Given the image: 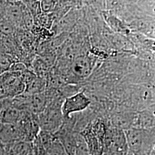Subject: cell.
Returning a JSON list of instances; mask_svg holds the SVG:
<instances>
[{
  "label": "cell",
  "mask_w": 155,
  "mask_h": 155,
  "mask_svg": "<svg viewBox=\"0 0 155 155\" xmlns=\"http://www.w3.org/2000/svg\"><path fill=\"white\" fill-rule=\"evenodd\" d=\"M128 151L125 131L115 127H106L103 155H127Z\"/></svg>",
  "instance_id": "1"
},
{
  "label": "cell",
  "mask_w": 155,
  "mask_h": 155,
  "mask_svg": "<svg viewBox=\"0 0 155 155\" xmlns=\"http://www.w3.org/2000/svg\"><path fill=\"white\" fill-rule=\"evenodd\" d=\"M61 106L48 104L44 110L37 114L40 130L54 134L60 129L64 121Z\"/></svg>",
  "instance_id": "2"
},
{
  "label": "cell",
  "mask_w": 155,
  "mask_h": 155,
  "mask_svg": "<svg viewBox=\"0 0 155 155\" xmlns=\"http://www.w3.org/2000/svg\"><path fill=\"white\" fill-rule=\"evenodd\" d=\"M91 101L84 91L75 93L64 98L61 105V111L64 119H67L74 113L86 110Z\"/></svg>",
  "instance_id": "3"
},
{
  "label": "cell",
  "mask_w": 155,
  "mask_h": 155,
  "mask_svg": "<svg viewBox=\"0 0 155 155\" xmlns=\"http://www.w3.org/2000/svg\"><path fill=\"white\" fill-rule=\"evenodd\" d=\"M146 129L130 127L125 131L128 150L133 152H139L144 150L148 144V134Z\"/></svg>",
  "instance_id": "4"
},
{
  "label": "cell",
  "mask_w": 155,
  "mask_h": 155,
  "mask_svg": "<svg viewBox=\"0 0 155 155\" xmlns=\"http://www.w3.org/2000/svg\"><path fill=\"white\" fill-rule=\"evenodd\" d=\"M20 141L24 137L17 124H0V143L7 145Z\"/></svg>",
  "instance_id": "5"
},
{
  "label": "cell",
  "mask_w": 155,
  "mask_h": 155,
  "mask_svg": "<svg viewBox=\"0 0 155 155\" xmlns=\"http://www.w3.org/2000/svg\"><path fill=\"white\" fill-rule=\"evenodd\" d=\"M21 112L12 104L11 98L0 100V124H17Z\"/></svg>",
  "instance_id": "6"
},
{
  "label": "cell",
  "mask_w": 155,
  "mask_h": 155,
  "mask_svg": "<svg viewBox=\"0 0 155 155\" xmlns=\"http://www.w3.org/2000/svg\"><path fill=\"white\" fill-rule=\"evenodd\" d=\"M71 69L72 74L77 78L85 79L92 72V63L86 56H80L74 59Z\"/></svg>",
  "instance_id": "7"
},
{
  "label": "cell",
  "mask_w": 155,
  "mask_h": 155,
  "mask_svg": "<svg viewBox=\"0 0 155 155\" xmlns=\"http://www.w3.org/2000/svg\"><path fill=\"white\" fill-rule=\"evenodd\" d=\"M133 124L135 125L132 127L141 129H148L155 125V116L150 111H144L140 113L139 116L134 117Z\"/></svg>",
  "instance_id": "8"
},
{
  "label": "cell",
  "mask_w": 155,
  "mask_h": 155,
  "mask_svg": "<svg viewBox=\"0 0 155 155\" xmlns=\"http://www.w3.org/2000/svg\"><path fill=\"white\" fill-rule=\"evenodd\" d=\"M46 81L45 78L37 77L32 82L26 86L25 92L30 94L44 93L47 89Z\"/></svg>",
  "instance_id": "9"
},
{
  "label": "cell",
  "mask_w": 155,
  "mask_h": 155,
  "mask_svg": "<svg viewBox=\"0 0 155 155\" xmlns=\"http://www.w3.org/2000/svg\"><path fill=\"white\" fill-rule=\"evenodd\" d=\"M16 27L4 16L0 18V35L7 37L12 36L15 33Z\"/></svg>",
  "instance_id": "10"
},
{
  "label": "cell",
  "mask_w": 155,
  "mask_h": 155,
  "mask_svg": "<svg viewBox=\"0 0 155 155\" xmlns=\"http://www.w3.org/2000/svg\"><path fill=\"white\" fill-rule=\"evenodd\" d=\"M47 155H67L61 143L55 137L47 150Z\"/></svg>",
  "instance_id": "11"
},
{
  "label": "cell",
  "mask_w": 155,
  "mask_h": 155,
  "mask_svg": "<svg viewBox=\"0 0 155 155\" xmlns=\"http://www.w3.org/2000/svg\"><path fill=\"white\" fill-rule=\"evenodd\" d=\"M6 2L2 1L0 2V18L5 16V14Z\"/></svg>",
  "instance_id": "12"
},
{
  "label": "cell",
  "mask_w": 155,
  "mask_h": 155,
  "mask_svg": "<svg viewBox=\"0 0 155 155\" xmlns=\"http://www.w3.org/2000/svg\"><path fill=\"white\" fill-rule=\"evenodd\" d=\"M35 155V153H34V152H33V153H32V154H31V155Z\"/></svg>",
  "instance_id": "13"
},
{
  "label": "cell",
  "mask_w": 155,
  "mask_h": 155,
  "mask_svg": "<svg viewBox=\"0 0 155 155\" xmlns=\"http://www.w3.org/2000/svg\"><path fill=\"white\" fill-rule=\"evenodd\" d=\"M5 1V0H0V2H1V1Z\"/></svg>",
  "instance_id": "14"
},
{
  "label": "cell",
  "mask_w": 155,
  "mask_h": 155,
  "mask_svg": "<svg viewBox=\"0 0 155 155\" xmlns=\"http://www.w3.org/2000/svg\"></svg>",
  "instance_id": "15"
}]
</instances>
